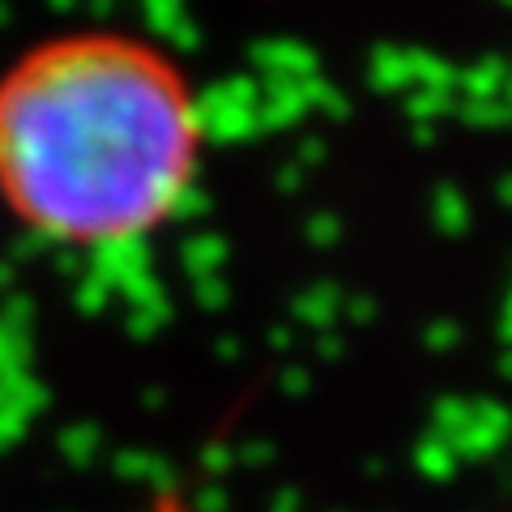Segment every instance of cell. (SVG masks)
<instances>
[{
  "instance_id": "cell-1",
  "label": "cell",
  "mask_w": 512,
  "mask_h": 512,
  "mask_svg": "<svg viewBox=\"0 0 512 512\" xmlns=\"http://www.w3.org/2000/svg\"><path fill=\"white\" fill-rule=\"evenodd\" d=\"M205 120L184 64L124 30L35 43L0 77V197L69 248H111L175 218Z\"/></svg>"
}]
</instances>
